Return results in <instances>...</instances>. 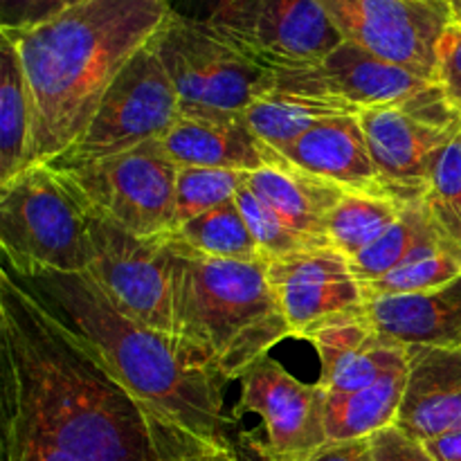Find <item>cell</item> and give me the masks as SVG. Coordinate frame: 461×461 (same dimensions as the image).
Returning <instances> with one entry per match:
<instances>
[{
  "label": "cell",
  "mask_w": 461,
  "mask_h": 461,
  "mask_svg": "<svg viewBox=\"0 0 461 461\" xmlns=\"http://www.w3.org/2000/svg\"><path fill=\"white\" fill-rule=\"evenodd\" d=\"M0 412L79 461H239L140 399L25 282L0 270Z\"/></svg>",
  "instance_id": "1"
},
{
  "label": "cell",
  "mask_w": 461,
  "mask_h": 461,
  "mask_svg": "<svg viewBox=\"0 0 461 461\" xmlns=\"http://www.w3.org/2000/svg\"><path fill=\"white\" fill-rule=\"evenodd\" d=\"M169 16L167 0H84L25 30L0 27L30 81L32 165H50L86 133L113 81Z\"/></svg>",
  "instance_id": "2"
},
{
  "label": "cell",
  "mask_w": 461,
  "mask_h": 461,
  "mask_svg": "<svg viewBox=\"0 0 461 461\" xmlns=\"http://www.w3.org/2000/svg\"><path fill=\"white\" fill-rule=\"evenodd\" d=\"M25 284L102 354L140 399L203 439L234 448L225 432L228 381L201 347L135 322L88 273H50Z\"/></svg>",
  "instance_id": "3"
},
{
  "label": "cell",
  "mask_w": 461,
  "mask_h": 461,
  "mask_svg": "<svg viewBox=\"0 0 461 461\" xmlns=\"http://www.w3.org/2000/svg\"><path fill=\"white\" fill-rule=\"evenodd\" d=\"M176 336L201 347L225 381L291 338L266 261L214 259L174 237Z\"/></svg>",
  "instance_id": "4"
},
{
  "label": "cell",
  "mask_w": 461,
  "mask_h": 461,
  "mask_svg": "<svg viewBox=\"0 0 461 461\" xmlns=\"http://www.w3.org/2000/svg\"><path fill=\"white\" fill-rule=\"evenodd\" d=\"M5 268L30 282L50 273H88V221L50 165H32L0 185Z\"/></svg>",
  "instance_id": "5"
},
{
  "label": "cell",
  "mask_w": 461,
  "mask_h": 461,
  "mask_svg": "<svg viewBox=\"0 0 461 461\" xmlns=\"http://www.w3.org/2000/svg\"><path fill=\"white\" fill-rule=\"evenodd\" d=\"M52 169L84 214L99 216L135 237H158L174 230L178 165L162 140L88 165Z\"/></svg>",
  "instance_id": "6"
},
{
  "label": "cell",
  "mask_w": 461,
  "mask_h": 461,
  "mask_svg": "<svg viewBox=\"0 0 461 461\" xmlns=\"http://www.w3.org/2000/svg\"><path fill=\"white\" fill-rule=\"evenodd\" d=\"M151 48L169 72L183 108L243 113L273 97V72L214 32L171 14Z\"/></svg>",
  "instance_id": "7"
},
{
  "label": "cell",
  "mask_w": 461,
  "mask_h": 461,
  "mask_svg": "<svg viewBox=\"0 0 461 461\" xmlns=\"http://www.w3.org/2000/svg\"><path fill=\"white\" fill-rule=\"evenodd\" d=\"M383 178L403 203L426 198L439 153L461 135V113L437 84L403 102L358 113Z\"/></svg>",
  "instance_id": "8"
},
{
  "label": "cell",
  "mask_w": 461,
  "mask_h": 461,
  "mask_svg": "<svg viewBox=\"0 0 461 461\" xmlns=\"http://www.w3.org/2000/svg\"><path fill=\"white\" fill-rule=\"evenodd\" d=\"M180 115V95L151 43L104 95L86 133L52 167H79L162 140Z\"/></svg>",
  "instance_id": "9"
},
{
  "label": "cell",
  "mask_w": 461,
  "mask_h": 461,
  "mask_svg": "<svg viewBox=\"0 0 461 461\" xmlns=\"http://www.w3.org/2000/svg\"><path fill=\"white\" fill-rule=\"evenodd\" d=\"M88 275L108 300L135 322L176 336V255L171 232L135 237L86 214Z\"/></svg>",
  "instance_id": "10"
},
{
  "label": "cell",
  "mask_w": 461,
  "mask_h": 461,
  "mask_svg": "<svg viewBox=\"0 0 461 461\" xmlns=\"http://www.w3.org/2000/svg\"><path fill=\"white\" fill-rule=\"evenodd\" d=\"M342 39L435 81L437 48L453 14L441 0H315Z\"/></svg>",
  "instance_id": "11"
},
{
  "label": "cell",
  "mask_w": 461,
  "mask_h": 461,
  "mask_svg": "<svg viewBox=\"0 0 461 461\" xmlns=\"http://www.w3.org/2000/svg\"><path fill=\"white\" fill-rule=\"evenodd\" d=\"M237 412H252L264 423L257 446L264 461H311L331 441L327 435V392L302 383L282 363L264 356L241 376Z\"/></svg>",
  "instance_id": "12"
},
{
  "label": "cell",
  "mask_w": 461,
  "mask_h": 461,
  "mask_svg": "<svg viewBox=\"0 0 461 461\" xmlns=\"http://www.w3.org/2000/svg\"><path fill=\"white\" fill-rule=\"evenodd\" d=\"M268 282L291 338L309 340L336 324L367 320V293L347 257L331 248L293 252L268 264Z\"/></svg>",
  "instance_id": "13"
},
{
  "label": "cell",
  "mask_w": 461,
  "mask_h": 461,
  "mask_svg": "<svg viewBox=\"0 0 461 461\" xmlns=\"http://www.w3.org/2000/svg\"><path fill=\"white\" fill-rule=\"evenodd\" d=\"M268 70L273 72L275 81L273 95L331 104L354 113L403 102L435 84L396 63L374 57L372 52L349 41H345L322 61Z\"/></svg>",
  "instance_id": "14"
},
{
  "label": "cell",
  "mask_w": 461,
  "mask_h": 461,
  "mask_svg": "<svg viewBox=\"0 0 461 461\" xmlns=\"http://www.w3.org/2000/svg\"><path fill=\"white\" fill-rule=\"evenodd\" d=\"M162 144L178 169L210 167L252 174L261 169H277L288 162L248 126L243 113L180 106L178 120L162 138Z\"/></svg>",
  "instance_id": "15"
},
{
  "label": "cell",
  "mask_w": 461,
  "mask_h": 461,
  "mask_svg": "<svg viewBox=\"0 0 461 461\" xmlns=\"http://www.w3.org/2000/svg\"><path fill=\"white\" fill-rule=\"evenodd\" d=\"M282 156L304 174L345 192L403 203L378 171L358 115H336L320 122Z\"/></svg>",
  "instance_id": "16"
},
{
  "label": "cell",
  "mask_w": 461,
  "mask_h": 461,
  "mask_svg": "<svg viewBox=\"0 0 461 461\" xmlns=\"http://www.w3.org/2000/svg\"><path fill=\"white\" fill-rule=\"evenodd\" d=\"M396 426L423 444L461 430V345L408 347V385Z\"/></svg>",
  "instance_id": "17"
},
{
  "label": "cell",
  "mask_w": 461,
  "mask_h": 461,
  "mask_svg": "<svg viewBox=\"0 0 461 461\" xmlns=\"http://www.w3.org/2000/svg\"><path fill=\"white\" fill-rule=\"evenodd\" d=\"M320 358V387L327 394H351L383 376L408 369V347L378 333L367 320L336 324L309 338Z\"/></svg>",
  "instance_id": "18"
},
{
  "label": "cell",
  "mask_w": 461,
  "mask_h": 461,
  "mask_svg": "<svg viewBox=\"0 0 461 461\" xmlns=\"http://www.w3.org/2000/svg\"><path fill=\"white\" fill-rule=\"evenodd\" d=\"M345 43L315 0H264L248 57L266 68L309 66Z\"/></svg>",
  "instance_id": "19"
},
{
  "label": "cell",
  "mask_w": 461,
  "mask_h": 461,
  "mask_svg": "<svg viewBox=\"0 0 461 461\" xmlns=\"http://www.w3.org/2000/svg\"><path fill=\"white\" fill-rule=\"evenodd\" d=\"M365 318L403 347H459L461 275L423 293L369 297Z\"/></svg>",
  "instance_id": "20"
},
{
  "label": "cell",
  "mask_w": 461,
  "mask_h": 461,
  "mask_svg": "<svg viewBox=\"0 0 461 461\" xmlns=\"http://www.w3.org/2000/svg\"><path fill=\"white\" fill-rule=\"evenodd\" d=\"M246 185L261 201L268 203L293 230L327 246L324 223L333 207L347 194L345 189L304 174L291 162L277 167V169L246 174Z\"/></svg>",
  "instance_id": "21"
},
{
  "label": "cell",
  "mask_w": 461,
  "mask_h": 461,
  "mask_svg": "<svg viewBox=\"0 0 461 461\" xmlns=\"http://www.w3.org/2000/svg\"><path fill=\"white\" fill-rule=\"evenodd\" d=\"M3 34V32H0ZM34 104L16 43L3 34L0 45V185L32 165Z\"/></svg>",
  "instance_id": "22"
},
{
  "label": "cell",
  "mask_w": 461,
  "mask_h": 461,
  "mask_svg": "<svg viewBox=\"0 0 461 461\" xmlns=\"http://www.w3.org/2000/svg\"><path fill=\"white\" fill-rule=\"evenodd\" d=\"M408 369H399L351 394H327V435L331 444L369 439L396 426L403 405Z\"/></svg>",
  "instance_id": "23"
},
{
  "label": "cell",
  "mask_w": 461,
  "mask_h": 461,
  "mask_svg": "<svg viewBox=\"0 0 461 461\" xmlns=\"http://www.w3.org/2000/svg\"><path fill=\"white\" fill-rule=\"evenodd\" d=\"M437 246L444 248V241L432 223L426 201H417L405 205L399 219L385 230V234L349 264L360 284H369L390 270L399 268L419 252Z\"/></svg>",
  "instance_id": "24"
},
{
  "label": "cell",
  "mask_w": 461,
  "mask_h": 461,
  "mask_svg": "<svg viewBox=\"0 0 461 461\" xmlns=\"http://www.w3.org/2000/svg\"><path fill=\"white\" fill-rule=\"evenodd\" d=\"M405 205L410 203L347 192L324 223L327 246L349 261L356 259L360 252L367 250L374 241L385 234V230L399 219Z\"/></svg>",
  "instance_id": "25"
},
{
  "label": "cell",
  "mask_w": 461,
  "mask_h": 461,
  "mask_svg": "<svg viewBox=\"0 0 461 461\" xmlns=\"http://www.w3.org/2000/svg\"><path fill=\"white\" fill-rule=\"evenodd\" d=\"M336 115H358V113L331 104L311 102V99L286 97V95H273L243 111L248 126L279 153L286 151L320 122Z\"/></svg>",
  "instance_id": "26"
},
{
  "label": "cell",
  "mask_w": 461,
  "mask_h": 461,
  "mask_svg": "<svg viewBox=\"0 0 461 461\" xmlns=\"http://www.w3.org/2000/svg\"><path fill=\"white\" fill-rule=\"evenodd\" d=\"M174 237L185 246L214 259L264 261L234 198L183 223L174 230Z\"/></svg>",
  "instance_id": "27"
},
{
  "label": "cell",
  "mask_w": 461,
  "mask_h": 461,
  "mask_svg": "<svg viewBox=\"0 0 461 461\" xmlns=\"http://www.w3.org/2000/svg\"><path fill=\"white\" fill-rule=\"evenodd\" d=\"M423 201L444 248L461 264V135L437 158Z\"/></svg>",
  "instance_id": "28"
},
{
  "label": "cell",
  "mask_w": 461,
  "mask_h": 461,
  "mask_svg": "<svg viewBox=\"0 0 461 461\" xmlns=\"http://www.w3.org/2000/svg\"><path fill=\"white\" fill-rule=\"evenodd\" d=\"M246 174L232 169H210V167H180L176 180V216L174 230L223 203L232 201ZM171 230V232H174Z\"/></svg>",
  "instance_id": "29"
},
{
  "label": "cell",
  "mask_w": 461,
  "mask_h": 461,
  "mask_svg": "<svg viewBox=\"0 0 461 461\" xmlns=\"http://www.w3.org/2000/svg\"><path fill=\"white\" fill-rule=\"evenodd\" d=\"M171 14L246 50L264 0H167Z\"/></svg>",
  "instance_id": "30"
},
{
  "label": "cell",
  "mask_w": 461,
  "mask_h": 461,
  "mask_svg": "<svg viewBox=\"0 0 461 461\" xmlns=\"http://www.w3.org/2000/svg\"><path fill=\"white\" fill-rule=\"evenodd\" d=\"M239 210H241L243 219H246L248 228H250L252 237H255L257 248L261 252V259L266 264L275 259H282V257L293 255V252L302 250H313V248H327L322 243H318L315 239L306 237V234L293 230L268 203L261 201L246 183L241 185V189L234 196Z\"/></svg>",
  "instance_id": "31"
},
{
  "label": "cell",
  "mask_w": 461,
  "mask_h": 461,
  "mask_svg": "<svg viewBox=\"0 0 461 461\" xmlns=\"http://www.w3.org/2000/svg\"><path fill=\"white\" fill-rule=\"evenodd\" d=\"M461 275V264L450 255L446 248L437 246L423 250L401 264L399 268L390 270L374 282L363 284L369 297L383 295H410V293H423L430 288L444 286Z\"/></svg>",
  "instance_id": "32"
},
{
  "label": "cell",
  "mask_w": 461,
  "mask_h": 461,
  "mask_svg": "<svg viewBox=\"0 0 461 461\" xmlns=\"http://www.w3.org/2000/svg\"><path fill=\"white\" fill-rule=\"evenodd\" d=\"M3 461H79L63 450L45 444L14 419L3 417Z\"/></svg>",
  "instance_id": "33"
},
{
  "label": "cell",
  "mask_w": 461,
  "mask_h": 461,
  "mask_svg": "<svg viewBox=\"0 0 461 461\" xmlns=\"http://www.w3.org/2000/svg\"><path fill=\"white\" fill-rule=\"evenodd\" d=\"M435 84L461 113V23L457 21L446 27L437 48Z\"/></svg>",
  "instance_id": "34"
},
{
  "label": "cell",
  "mask_w": 461,
  "mask_h": 461,
  "mask_svg": "<svg viewBox=\"0 0 461 461\" xmlns=\"http://www.w3.org/2000/svg\"><path fill=\"white\" fill-rule=\"evenodd\" d=\"M79 3L84 0H0V27L25 30Z\"/></svg>",
  "instance_id": "35"
},
{
  "label": "cell",
  "mask_w": 461,
  "mask_h": 461,
  "mask_svg": "<svg viewBox=\"0 0 461 461\" xmlns=\"http://www.w3.org/2000/svg\"><path fill=\"white\" fill-rule=\"evenodd\" d=\"M369 450L374 461H437L421 439L408 435L399 426H390L369 437Z\"/></svg>",
  "instance_id": "36"
},
{
  "label": "cell",
  "mask_w": 461,
  "mask_h": 461,
  "mask_svg": "<svg viewBox=\"0 0 461 461\" xmlns=\"http://www.w3.org/2000/svg\"><path fill=\"white\" fill-rule=\"evenodd\" d=\"M311 461H374L369 450V439L345 441V444H329L322 453Z\"/></svg>",
  "instance_id": "37"
},
{
  "label": "cell",
  "mask_w": 461,
  "mask_h": 461,
  "mask_svg": "<svg viewBox=\"0 0 461 461\" xmlns=\"http://www.w3.org/2000/svg\"><path fill=\"white\" fill-rule=\"evenodd\" d=\"M426 446L437 461H461V430L428 441Z\"/></svg>",
  "instance_id": "38"
},
{
  "label": "cell",
  "mask_w": 461,
  "mask_h": 461,
  "mask_svg": "<svg viewBox=\"0 0 461 461\" xmlns=\"http://www.w3.org/2000/svg\"><path fill=\"white\" fill-rule=\"evenodd\" d=\"M441 3L450 9V14H453V21L461 23V0H441Z\"/></svg>",
  "instance_id": "39"
}]
</instances>
